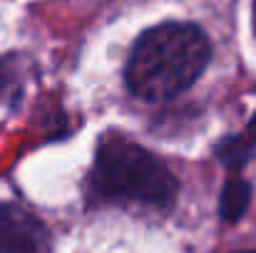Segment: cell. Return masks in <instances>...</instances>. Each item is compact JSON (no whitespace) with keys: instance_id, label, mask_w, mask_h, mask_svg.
<instances>
[{"instance_id":"1","label":"cell","mask_w":256,"mask_h":253,"mask_svg":"<svg viewBox=\"0 0 256 253\" xmlns=\"http://www.w3.org/2000/svg\"><path fill=\"white\" fill-rule=\"evenodd\" d=\"M212 57L209 37L192 22H164L147 30L132 47L124 80L134 97L162 102L196 82Z\"/></svg>"},{"instance_id":"2","label":"cell","mask_w":256,"mask_h":253,"mask_svg":"<svg viewBox=\"0 0 256 253\" xmlns=\"http://www.w3.org/2000/svg\"><path fill=\"white\" fill-rule=\"evenodd\" d=\"M176 191L179 181L160 157L117 132L100 139L90 171L92 199L164 209L174 201Z\"/></svg>"},{"instance_id":"3","label":"cell","mask_w":256,"mask_h":253,"mask_svg":"<svg viewBox=\"0 0 256 253\" xmlns=\"http://www.w3.org/2000/svg\"><path fill=\"white\" fill-rule=\"evenodd\" d=\"M48 226L18 204H0V253H50Z\"/></svg>"},{"instance_id":"4","label":"cell","mask_w":256,"mask_h":253,"mask_svg":"<svg viewBox=\"0 0 256 253\" xmlns=\"http://www.w3.org/2000/svg\"><path fill=\"white\" fill-rule=\"evenodd\" d=\"M252 204V186L244 179H229L224 191H222V201H219V214L226 224L239 221L246 209Z\"/></svg>"},{"instance_id":"5","label":"cell","mask_w":256,"mask_h":253,"mask_svg":"<svg viewBox=\"0 0 256 253\" xmlns=\"http://www.w3.org/2000/svg\"><path fill=\"white\" fill-rule=\"evenodd\" d=\"M214 152H216V159L226 169L239 171L254 159V142L249 137H224Z\"/></svg>"},{"instance_id":"6","label":"cell","mask_w":256,"mask_h":253,"mask_svg":"<svg viewBox=\"0 0 256 253\" xmlns=\"http://www.w3.org/2000/svg\"><path fill=\"white\" fill-rule=\"evenodd\" d=\"M20 84V72L15 57H0V102L12 97Z\"/></svg>"},{"instance_id":"7","label":"cell","mask_w":256,"mask_h":253,"mask_svg":"<svg viewBox=\"0 0 256 253\" xmlns=\"http://www.w3.org/2000/svg\"><path fill=\"white\" fill-rule=\"evenodd\" d=\"M246 137H249L252 142H256V112L252 114V119H249V127H246Z\"/></svg>"},{"instance_id":"8","label":"cell","mask_w":256,"mask_h":253,"mask_svg":"<svg viewBox=\"0 0 256 253\" xmlns=\"http://www.w3.org/2000/svg\"><path fill=\"white\" fill-rule=\"evenodd\" d=\"M252 15H254V32H256V2H254V12Z\"/></svg>"},{"instance_id":"9","label":"cell","mask_w":256,"mask_h":253,"mask_svg":"<svg viewBox=\"0 0 256 253\" xmlns=\"http://www.w3.org/2000/svg\"><path fill=\"white\" fill-rule=\"evenodd\" d=\"M244 253H256V251H244Z\"/></svg>"}]
</instances>
